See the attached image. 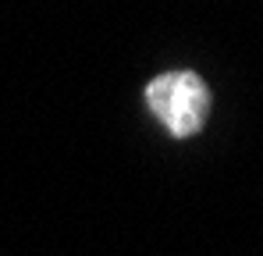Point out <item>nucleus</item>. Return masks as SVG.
<instances>
[{
    "label": "nucleus",
    "instance_id": "1",
    "mask_svg": "<svg viewBox=\"0 0 263 256\" xmlns=\"http://www.w3.org/2000/svg\"><path fill=\"white\" fill-rule=\"evenodd\" d=\"M146 103L175 139H189L210 118V89L196 71H164L146 85Z\"/></svg>",
    "mask_w": 263,
    "mask_h": 256
}]
</instances>
